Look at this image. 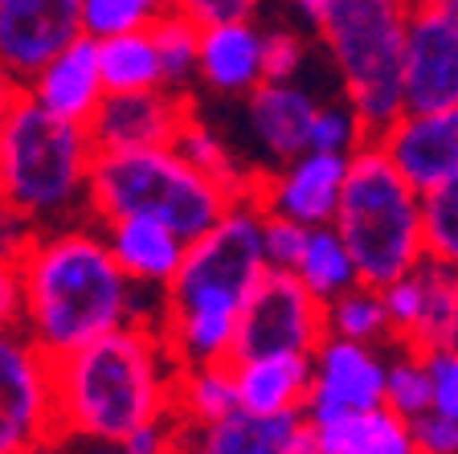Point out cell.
<instances>
[{
    "label": "cell",
    "instance_id": "36",
    "mask_svg": "<svg viewBox=\"0 0 458 454\" xmlns=\"http://www.w3.org/2000/svg\"><path fill=\"white\" fill-rule=\"evenodd\" d=\"M184 438H189V426H184L181 417L160 414V417H152V422H143L140 430H131V434L123 438V446L131 454H176Z\"/></svg>",
    "mask_w": 458,
    "mask_h": 454
},
{
    "label": "cell",
    "instance_id": "14",
    "mask_svg": "<svg viewBox=\"0 0 458 454\" xmlns=\"http://www.w3.org/2000/svg\"><path fill=\"white\" fill-rule=\"evenodd\" d=\"M82 38V0H0V62L21 86Z\"/></svg>",
    "mask_w": 458,
    "mask_h": 454
},
{
    "label": "cell",
    "instance_id": "21",
    "mask_svg": "<svg viewBox=\"0 0 458 454\" xmlns=\"http://www.w3.org/2000/svg\"><path fill=\"white\" fill-rule=\"evenodd\" d=\"M315 360L311 352H270V356L233 360L238 401L250 414H291L303 409L311 393Z\"/></svg>",
    "mask_w": 458,
    "mask_h": 454
},
{
    "label": "cell",
    "instance_id": "23",
    "mask_svg": "<svg viewBox=\"0 0 458 454\" xmlns=\"http://www.w3.org/2000/svg\"><path fill=\"white\" fill-rule=\"evenodd\" d=\"M311 438L319 454H418L410 417L389 406L348 414L332 426L311 430Z\"/></svg>",
    "mask_w": 458,
    "mask_h": 454
},
{
    "label": "cell",
    "instance_id": "48",
    "mask_svg": "<svg viewBox=\"0 0 458 454\" xmlns=\"http://www.w3.org/2000/svg\"><path fill=\"white\" fill-rule=\"evenodd\" d=\"M389 4H397V9H418L421 0H389Z\"/></svg>",
    "mask_w": 458,
    "mask_h": 454
},
{
    "label": "cell",
    "instance_id": "32",
    "mask_svg": "<svg viewBox=\"0 0 458 454\" xmlns=\"http://www.w3.org/2000/svg\"><path fill=\"white\" fill-rule=\"evenodd\" d=\"M372 140L369 124L360 119L348 99H335V103H319V115H315V127H311V148L319 151H340V156H352L356 148Z\"/></svg>",
    "mask_w": 458,
    "mask_h": 454
},
{
    "label": "cell",
    "instance_id": "46",
    "mask_svg": "<svg viewBox=\"0 0 458 454\" xmlns=\"http://www.w3.org/2000/svg\"><path fill=\"white\" fill-rule=\"evenodd\" d=\"M426 9H434V13H442V17H450L458 25V0H421Z\"/></svg>",
    "mask_w": 458,
    "mask_h": 454
},
{
    "label": "cell",
    "instance_id": "15",
    "mask_svg": "<svg viewBox=\"0 0 458 454\" xmlns=\"http://www.w3.org/2000/svg\"><path fill=\"white\" fill-rule=\"evenodd\" d=\"M401 86L405 111H446L458 103V25L426 4L410 9Z\"/></svg>",
    "mask_w": 458,
    "mask_h": 454
},
{
    "label": "cell",
    "instance_id": "25",
    "mask_svg": "<svg viewBox=\"0 0 458 454\" xmlns=\"http://www.w3.org/2000/svg\"><path fill=\"white\" fill-rule=\"evenodd\" d=\"M176 148H181L200 172H209L217 184H225V189L233 193L238 201L242 197H254L258 180H262V168H250L238 151L229 148L225 135H221L213 124H205L197 111H192L189 124L181 127V135H176Z\"/></svg>",
    "mask_w": 458,
    "mask_h": 454
},
{
    "label": "cell",
    "instance_id": "33",
    "mask_svg": "<svg viewBox=\"0 0 458 454\" xmlns=\"http://www.w3.org/2000/svg\"><path fill=\"white\" fill-rule=\"evenodd\" d=\"M307 234H311L307 226L283 218V213H267V209H262V254H267L270 270H295L299 258H303Z\"/></svg>",
    "mask_w": 458,
    "mask_h": 454
},
{
    "label": "cell",
    "instance_id": "19",
    "mask_svg": "<svg viewBox=\"0 0 458 454\" xmlns=\"http://www.w3.org/2000/svg\"><path fill=\"white\" fill-rule=\"evenodd\" d=\"M25 95L33 99V103H41L46 111L70 119V124H90L106 99L98 41L86 38V33L78 41H70L62 54H54L38 74L29 78Z\"/></svg>",
    "mask_w": 458,
    "mask_h": 454
},
{
    "label": "cell",
    "instance_id": "38",
    "mask_svg": "<svg viewBox=\"0 0 458 454\" xmlns=\"http://www.w3.org/2000/svg\"><path fill=\"white\" fill-rule=\"evenodd\" d=\"M413 442L418 454H458V417L426 409L421 417H413Z\"/></svg>",
    "mask_w": 458,
    "mask_h": 454
},
{
    "label": "cell",
    "instance_id": "11",
    "mask_svg": "<svg viewBox=\"0 0 458 454\" xmlns=\"http://www.w3.org/2000/svg\"><path fill=\"white\" fill-rule=\"evenodd\" d=\"M381 291L393 323V344H410L421 352L458 344V266L426 258Z\"/></svg>",
    "mask_w": 458,
    "mask_h": 454
},
{
    "label": "cell",
    "instance_id": "29",
    "mask_svg": "<svg viewBox=\"0 0 458 454\" xmlns=\"http://www.w3.org/2000/svg\"><path fill=\"white\" fill-rule=\"evenodd\" d=\"M327 331L364 344H393V323L385 307V291L372 283H356L352 291L327 303Z\"/></svg>",
    "mask_w": 458,
    "mask_h": 454
},
{
    "label": "cell",
    "instance_id": "31",
    "mask_svg": "<svg viewBox=\"0 0 458 454\" xmlns=\"http://www.w3.org/2000/svg\"><path fill=\"white\" fill-rule=\"evenodd\" d=\"M421 221H426V258L458 266V180L421 193Z\"/></svg>",
    "mask_w": 458,
    "mask_h": 454
},
{
    "label": "cell",
    "instance_id": "20",
    "mask_svg": "<svg viewBox=\"0 0 458 454\" xmlns=\"http://www.w3.org/2000/svg\"><path fill=\"white\" fill-rule=\"evenodd\" d=\"M103 234L114 262L143 291H168L189 258V237L156 218H114L103 221Z\"/></svg>",
    "mask_w": 458,
    "mask_h": 454
},
{
    "label": "cell",
    "instance_id": "44",
    "mask_svg": "<svg viewBox=\"0 0 458 454\" xmlns=\"http://www.w3.org/2000/svg\"><path fill=\"white\" fill-rule=\"evenodd\" d=\"M21 454H74V438H66L62 430H57V434H49V438H41V442L25 446Z\"/></svg>",
    "mask_w": 458,
    "mask_h": 454
},
{
    "label": "cell",
    "instance_id": "5",
    "mask_svg": "<svg viewBox=\"0 0 458 454\" xmlns=\"http://www.w3.org/2000/svg\"><path fill=\"white\" fill-rule=\"evenodd\" d=\"M233 201L238 197L200 172L176 143L98 151L90 172V218L98 226L114 218H156L197 242L233 209Z\"/></svg>",
    "mask_w": 458,
    "mask_h": 454
},
{
    "label": "cell",
    "instance_id": "1",
    "mask_svg": "<svg viewBox=\"0 0 458 454\" xmlns=\"http://www.w3.org/2000/svg\"><path fill=\"white\" fill-rule=\"evenodd\" d=\"M21 283H25L21 328L54 360L135 323L140 287L114 262L95 218L41 229L29 254L21 258Z\"/></svg>",
    "mask_w": 458,
    "mask_h": 454
},
{
    "label": "cell",
    "instance_id": "7",
    "mask_svg": "<svg viewBox=\"0 0 458 454\" xmlns=\"http://www.w3.org/2000/svg\"><path fill=\"white\" fill-rule=\"evenodd\" d=\"M405 29L410 9H397L389 0H340L315 25L340 95L360 111L372 140L405 115Z\"/></svg>",
    "mask_w": 458,
    "mask_h": 454
},
{
    "label": "cell",
    "instance_id": "9",
    "mask_svg": "<svg viewBox=\"0 0 458 454\" xmlns=\"http://www.w3.org/2000/svg\"><path fill=\"white\" fill-rule=\"evenodd\" d=\"M327 336V303L315 299L295 270H267L238 323L233 360L270 352H315Z\"/></svg>",
    "mask_w": 458,
    "mask_h": 454
},
{
    "label": "cell",
    "instance_id": "17",
    "mask_svg": "<svg viewBox=\"0 0 458 454\" xmlns=\"http://www.w3.org/2000/svg\"><path fill=\"white\" fill-rule=\"evenodd\" d=\"M418 193L458 180V103L446 111H405L377 135Z\"/></svg>",
    "mask_w": 458,
    "mask_h": 454
},
{
    "label": "cell",
    "instance_id": "10",
    "mask_svg": "<svg viewBox=\"0 0 458 454\" xmlns=\"http://www.w3.org/2000/svg\"><path fill=\"white\" fill-rule=\"evenodd\" d=\"M315 377L303 401L307 426H332L348 414L385 406V377H389V344H364L327 331L311 352Z\"/></svg>",
    "mask_w": 458,
    "mask_h": 454
},
{
    "label": "cell",
    "instance_id": "42",
    "mask_svg": "<svg viewBox=\"0 0 458 454\" xmlns=\"http://www.w3.org/2000/svg\"><path fill=\"white\" fill-rule=\"evenodd\" d=\"M25 86L13 78V70L0 62V148H4V132H9V119H13V107L21 103Z\"/></svg>",
    "mask_w": 458,
    "mask_h": 454
},
{
    "label": "cell",
    "instance_id": "35",
    "mask_svg": "<svg viewBox=\"0 0 458 454\" xmlns=\"http://www.w3.org/2000/svg\"><path fill=\"white\" fill-rule=\"evenodd\" d=\"M307 70V38L295 25L267 29V78H299Z\"/></svg>",
    "mask_w": 458,
    "mask_h": 454
},
{
    "label": "cell",
    "instance_id": "24",
    "mask_svg": "<svg viewBox=\"0 0 458 454\" xmlns=\"http://www.w3.org/2000/svg\"><path fill=\"white\" fill-rule=\"evenodd\" d=\"M238 381H233V360L229 364H189L176 373V401L172 414L181 417L184 426L209 430L213 422H225L229 414H238Z\"/></svg>",
    "mask_w": 458,
    "mask_h": 454
},
{
    "label": "cell",
    "instance_id": "40",
    "mask_svg": "<svg viewBox=\"0 0 458 454\" xmlns=\"http://www.w3.org/2000/svg\"><path fill=\"white\" fill-rule=\"evenodd\" d=\"M267 0H176V9L189 13L197 25H221V21H250Z\"/></svg>",
    "mask_w": 458,
    "mask_h": 454
},
{
    "label": "cell",
    "instance_id": "47",
    "mask_svg": "<svg viewBox=\"0 0 458 454\" xmlns=\"http://www.w3.org/2000/svg\"><path fill=\"white\" fill-rule=\"evenodd\" d=\"M176 454H213V450H209V446H205V442H200V438L189 430V438L181 442V450H176Z\"/></svg>",
    "mask_w": 458,
    "mask_h": 454
},
{
    "label": "cell",
    "instance_id": "43",
    "mask_svg": "<svg viewBox=\"0 0 458 454\" xmlns=\"http://www.w3.org/2000/svg\"><path fill=\"white\" fill-rule=\"evenodd\" d=\"M286 4H291V9H295L299 17H303L307 25L315 29V25H319V21L327 17V13L335 9V4H340V0H286Z\"/></svg>",
    "mask_w": 458,
    "mask_h": 454
},
{
    "label": "cell",
    "instance_id": "16",
    "mask_svg": "<svg viewBox=\"0 0 458 454\" xmlns=\"http://www.w3.org/2000/svg\"><path fill=\"white\" fill-rule=\"evenodd\" d=\"M189 115H192L189 95H176V90L160 86V90L106 95L86 127L95 135L98 151H135V148L176 143L181 127L189 124Z\"/></svg>",
    "mask_w": 458,
    "mask_h": 454
},
{
    "label": "cell",
    "instance_id": "41",
    "mask_svg": "<svg viewBox=\"0 0 458 454\" xmlns=\"http://www.w3.org/2000/svg\"><path fill=\"white\" fill-rule=\"evenodd\" d=\"M25 315V283H21V266H0V331L17 328Z\"/></svg>",
    "mask_w": 458,
    "mask_h": 454
},
{
    "label": "cell",
    "instance_id": "13",
    "mask_svg": "<svg viewBox=\"0 0 458 454\" xmlns=\"http://www.w3.org/2000/svg\"><path fill=\"white\" fill-rule=\"evenodd\" d=\"M319 115V95L299 78H267L242 99V132L250 135L267 168L295 160L311 148V127Z\"/></svg>",
    "mask_w": 458,
    "mask_h": 454
},
{
    "label": "cell",
    "instance_id": "3",
    "mask_svg": "<svg viewBox=\"0 0 458 454\" xmlns=\"http://www.w3.org/2000/svg\"><path fill=\"white\" fill-rule=\"evenodd\" d=\"M57 430L74 442H123L131 430L172 414L176 356L156 323H127L103 340L57 356Z\"/></svg>",
    "mask_w": 458,
    "mask_h": 454
},
{
    "label": "cell",
    "instance_id": "6",
    "mask_svg": "<svg viewBox=\"0 0 458 454\" xmlns=\"http://www.w3.org/2000/svg\"><path fill=\"white\" fill-rule=\"evenodd\" d=\"M352 246L360 283L389 287L426 262V221L421 193L377 140L352 151V168L344 184L340 213L332 221Z\"/></svg>",
    "mask_w": 458,
    "mask_h": 454
},
{
    "label": "cell",
    "instance_id": "26",
    "mask_svg": "<svg viewBox=\"0 0 458 454\" xmlns=\"http://www.w3.org/2000/svg\"><path fill=\"white\" fill-rule=\"evenodd\" d=\"M295 275L303 278V287L315 295V299L332 303L335 295L352 291L360 283V266H356L352 246L344 242V234L335 226H315L307 234L303 258H299Z\"/></svg>",
    "mask_w": 458,
    "mask_h": 454
},
{
    "label": "cell",
    "instance_id": "45",
    "mask_svg": "<svg viewBox=\"0 0 458 454\" xmlns=\"http://www.w3.org/2000/svg\"><path fill=\"white\" fill-rule=\"evenodd\" d=\"M74 454H131L123 442H106V438H82L74 442Z\"/></svg>",
    "mask_w": 458,
    "mask_h": 454
},
{
    "label": "cell",
    "instance_id": "34",
    "mask_svg": "<svg viewBox=\"0 0 458 454\" xmlns=\"http://www.w3.org/2000/svg\"><path fill=\"white\" fill-rule=\"evenodd\" d=\"M131 29H148V17L135 0H82V33L95 41L119 38Z\"/></svg>",
    "mask_w": 458,
    "mask_h": 454
},
{
    "label": "cell",
    "instance_id": "18",
    "mask_svg": "<svg viewBox=\"0 0 458 454\" xmlns=\"http://www.w3.org/2000/svg\"><path fill=\"white\" fill-rule=\"evenodd\" d=\"M267 82V29L250 21L200 25V70L197 86L213 99H246Z\"/></svg>",
    "mask_w": 458,
    "mask_h": 454
},
{
    "label": "cell",
    "instance_id": "2",
    "mask_svg": "<svg viewBox=\"0 0 458 454\" xmlns=\"http://www.w3.org/2000/svg\"><path fill=\"white\" fill-rule=\"evenodd\" d=\"M267 270L262 205L254 197H242L209 234L189 242L181 275L164 291L160 331L181 369L233 360L242 312Z\"/></svg>",
    "mask_w": 458,
    "mask_h": 454
},
{
    "label": "cell",
    "instance_id": "37",
    "mask_svg": "<svg viewBox=\"0 0 458 454\" xmlns=\"http://www.w3.org/2000/svg\"><path fill=\"white\" fill-rule=\"evenodd\" d=\"M426 369H429V389H434V409L458 417V344L429 348Z\"/></svg>",
    "mask_w": 458,
    "mask_h": 454
},
{
    "label": "cell",
    "instance_id": "27",
    "mask_svg": "<svg viewBox=\"0 0 458 454\" xmlns=\"http://www.w3.org/2000/svg\"><path fill=\"white\" fill-rule=\"evenodd\" d=\"M98 62H103L106 95H123V90H160L164 86V66H160V49H156L152 25L98 41Z\"/></svg>",
    "mask_w": 458,
    "mask_h": 454
},
{
    "label": "cell",
    "instance_id": "30",
    "mask_svg": "<svg viewBox=\"0 0 458 454\" xmlns=\"http://www.w3.org/2000/svg\"><path fill=\"white\" fill-rule=\"evenodd\" d=\"M385 406L401 417H421L434 409V389H429L426 352L410 344H389V377H385Z\"/></svg>",
    "mask_w": 458,
    "mask_h": 454
},
{
    "label": "cell",
    "instance_id": "4",
    "mask_svg": "<svg viewBox=\"0 0 458 454\" xmlns=\"http://www.w3.org/2000/svg\"><path fill=\"white\" fill-rule=\"evenodd\" d=\"M98 143L86 124H70L29 95L13 107L0 148V201L38 229L90 218V172Z\"/></svg>",
    "mask_w": 458,
    "mask_h": 454
},
{
    "label": "cell",
    "instance_id": "12",
    "mask_svg": "<svg viewBox=\"0 0 458 454\" xmlns=\"http://www.w3.org/2000/svg\"><path fill=\"white\" fill-rule=\"evenodd\" d=\"M348 168H352V156L307 148L295 160L262 172L254 201L267 213H283V218L299 221L307 229L332 226L335 213H340V201H344Z\"/></svg>",
    "mask_w": 458,
    "mask_h": 454
},
{
    "label": "cell",
    "instance_id": "22",
    "mask_svg": "<svg viewBox=\"0 0 458 454\" xmlns=\"http://www.w3.org/2000/svg\"><path fill=\"white\" fill-rule=\"evenodd\" d=\"M197 438L213 454H319L303 409H291V414H250V409H238L225 422L197 430Z\"/></svg>",
    "mask_w": 458,
    "mask_h": 454
},
{
    "label": "cell",
    "instance_id": "28",
    "mask_svg": "<svg viewBox=\"0 0 458 454\" xmlns=\"http://www.w3.org/2000/svg\"><path fill=\"white\" fill-rule=\"evenodd\" d=\"M152 38L156 49H160L164 86L176 90V95H189L197 86V70H200V25L189 13L172 9L152 21Z\"/></svg>",
    "mask_w": 458,
    "mask_h": 454
},
{
    "label": "cell",
    "instance_id": "8",
    "mask_svg": "<svg viewBox=\"0 0 458 454\" xmlns=\"http://www.w3.org/2000/svg\"><path fill=\"white\" fill-rule=\"evenodd\" d=\"M57 360L25 328L0 331V454L57 434Z\"/></svg>",
    "mask_w": 458,
    "mask_h": 454
},
{
    "label": "cell",
    "instance_id": "39",
    "mask_svg": "<svg viewBox=\"0 0 458 454\" xmlns=\"http://www.w3.org/2000/svg\"><path fill=\"white\" fill-rule=\"evenodd\" d=\"M38 234L41 229L33 226L25 213H17L13 205L0 201V266H21V258L29 254V246H33Z\"/></svg>",
    "mask_w": 458,
    "mask_h": 454
}]
</instances>
